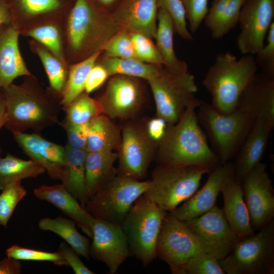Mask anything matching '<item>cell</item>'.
<instances>
[{
    "label": "cell",
    "mask_w": 274,
    "mask_h": 274,
    "mask_svg": "<svg viewBox=\"0 0 274 274\" xmlns=\"http://www.w3.org/2000/svg\"><path fill=\"white\" fill-rule=\"evenodd\" d=\"M102 52L111 57L136 58L129 31L119 29L104 45Z\"/></svg>",
    "instance_id": "cell-43"
},
{
    "label": "cell",
    "mask_w": 274,
    "mask_h": 274,
    "mask_svg": "<svg viewBox=\"0 0 274 274\" xmlns=\"http://www.w3.org/2000/svg\"><path fill=\"white\" fill-rule=\"evenodd\" d=\"M121 132L118 173L142 180L156 158L158 144L148 134L145 121L136 118L124 121Z\"/></svg>",
    "instance_id": "cell-11"
},
{
    "label": "cell",
    "mask_w": 274,
    "mask_h": 274,
    "mask_svg": "<svg viewBox=\"0 0 274 274\" xmlns=\"http://www.w3.org/2000/svg\"><path fill=\"white\" fill-rule=\"evenodd\" d=\"M118 158L115 151L87 152L85 180L89 198L117 175L114 164Z\"/></svg>",
    "instance_id": "cell-29"
},
{
    "label": "cell",
    "mask_w": 274,
    "mask_h": 274,
    "mask_svg": "<svg viewBox=\"0 0 274 274\" xmlns=\"http://www.w3.org/2000/svg\"><path fill=\"white\" fill-rule=\"evenodd\" d=\"M121 141V129L111 119L101 114L90 121L86 150L87 152L118 151Z\"/></svg>",
    "instance_id": "cell-31"
},
{
    "label": "cell",
    "mask_w": 274,
    "mask_h": 274,
    "mask_svg": "<svg viewBox=\"0 0 274 274\" xmlns=\"http://www.w3.org/2000/svg\"><path fill=\"white\" fill-rule=\"evenodd\" d=\"M13 138L23 152L46 170L54 180H61L66 162L64 146L49 141L32 132H12Z\"/></svg>",
    "instance_id": "cell-19"
},
{
    "label": "cell",
    "mask_w": 274,
    "mask_h": 274,
    "mask_svg": "<svg viewBox=\"0 0 274 274\" xmlns=\"http://www.w3.org/2000/svg\"><path fill=\"white\" fill-rule=\"evenodd\" d=\"M157 5L158 9L164 11L171 19L175 32L184 40H194L187 28L186 11L181 0H157Z\"/></svg>",
    "instance_id": "cell-40"
},
{
    "label": "cell",
    "mask_w": 274,
    "mask_h": 274,
    "mask_svg": "<svg viewBox=\"0 0 274 274\" xmlns=\"http://www.w3.org/2000/svg\"><path fill=\"white\" fill-rule=\"evenodd\" d=\"M212 170L198 166L158 164L143 195L163 211L170 212L195 193L202 176Z\"/></svg>",
    "instance_id": "cell-6"
},
{
    "label": "cell",
    "mask_w": 274,
    "mask_h": 274,
    "mask_svg": "<svg viewBox=\"0 0 274 274\" xmlns=\"http://www.w3.org/2000/svg\"><path fill=\"white\" fill-rule=\"evenodd\" d=\"M203 186L170 213L176 218L186 221L211 210L228 178L234 174L233 163L229 161L212 169Z\"/></svg>",
    "instance_id": "cell-18"
},
{
    "label": "cell",
    "mask_w": 274,
    "mask_h": 274,
    "mask_svg": "<svg viewBox=\"0 0 274 274\" xmlns=\"http://www.w3.org/2000/svg\"><path fill=\"white\" fill-rule=\"evenodd\" d=\"M174 33L171 19L164 11L158 9L154 37L155 45L162 59L164 67L172 73L182 74L188 72V65L176 55L174 46Z\"/></svg>",
    "instance_id": "cell-30"
},
{
    "label": "cell",
    "mask_w": 274,
    "mask_h": 274,
    "mask_svg": "<svg viewBox=\"0 0 274 274\" xmlns=\"http://www.w3.org/2000/svg\"><path fill=\"white\" fill-rule=\"evenodd\" d=\"M13 21V14L7 0H0V29Z\"/></svg>",
    "instance_id": "cell-52"
},
{
    "label": "cell",
    "mask_w": 274,
    "mask_h": 274,
    "mask_svg": "<svg viewBox=\"0 0 274 274\" xmlns=\"http://www.w3.org/2000/svg\"><path fill=\"white\" fill-rule=\"evenodd\" d=\"M6 255L7 257L18 260L49 261L59 266H67L66 261L58 251L46 252L15 245L6 250Z\"/></svg>",
    "instance_id": "cell-41"
},
{
    "label": "cell",
    "mask_w": 274,
    "mask_h": 274,
    "mask_svg": "<svg viewBox=\"0 0 274 274\" xmlns=\"http://www.w3.org/2000/svg\"><path fill=\"white\" fill-rule=\"evenodd\" d=\"M145 124L149 137L159 145L165 134L167 123L162 118L156 116L145 121Z\"/></svg>",
    "instance_id": "cell-50"
},
{
    "label": "cell",
    "mask_w": 274,
    "mask_h": 274,
    "mask_svg": "<svg viewBox=\"0 0 274 274\" xmlns=\"http://www.w3.org/2000/svg\"><path fill=\"white\" fill-rule=\"evenodd\" d=\"M274 122L255 119L235 156L234 177L239 183L258 164L264 154Z\"/></svg>",
    "instance_id": "cell-21"
},
{
    "label": "cell",
    "mask_w": 274,
    "mask_h": 274,
    "mask_svg": "<svg viewBox=\"0 0 274 274\" xmlns=\"http://www.w3.org/2000/svg\"><path fill=\"white\" fill-rule=\"evenodd\" d=\"M274 0H245L239 18L238 49L243 55H254L264 45L274 22Z\"/></svg>",
    "instance_id": "cell-15"
},
{
    "label": "cell",
    "mask_w": 274,
    "mask_h": 274,
    "mask_svg": "<svg viewBox=\"0 0 274 274\" xmlns=\"http://www.w3.org/2000/svg\"><path fill=\"white\" fill-rule=\"evenodd\" d=\"M267 42L254 55L255 62L261 73L274 77V22L266 36Z\"/></svg>",
    "instance_id": "cell-45"
},
{
    "label": "cell",
    "mask_w": 274,
    "mask_h": 274,
    "mask_svg": "<svg viewBox=\"0 0 274 274\" xmlns=\"http://www.w3.org/2000/svg\"><path fill=\"white\" fill-rule=\"evenodd\" d=\"M97 62L106 68L110 77L121 75L147 81L152 78L162 66L148 63L136 58H115L105 55L100 60L98 58Z\"/></svg>",
    "instance_id": "cell-35"
},
{
    "label": "cell",
    "mask_w": 274,
    "mask_h": 274,
    "mask_svg": "<svg viewBox=\"0 0 274 274\" xmlns=\"http://www.w3.org/2000/svg\"><path fill=\"white\" fill-rule=\"evenodd\" d=\"M29 44L31 51L38 56L44 67L49 82V90L61 99L67 81L69 65L64 64L36 41H29Z\"/></svg>",
    "instance_id": "cell-33"
},
{
    "label": "cell",
    "mask_w": 274,
    "mask_h": 274,
    "mask_svg": "<svg viewBox=\"0 0 274 274\" xmlns=\"http://www.w3.org/2000/svg\"><path fill=\"white\" fill-rule=\"evenodd\" d=\"M38 199L46 201L74 220L78 226L92 238V226L95 218L83 208L62 184L42 185L33 191Z\"/></svg>",
    "instance_id": "cell-24"
},
{
    "label": "cell",
    "mask_w": 274,
    "mask_h": 274,
    "mask_svg": "<svg viewBox=\"0 0 274 274\" xmlns=\"http://www.w3.org/2000/svg\"><path fill=\"white\" fill-rule=\"evenodd\" d=\"M119 29L109 12L100 11L89 0H76L64 23V48L68 63L80 61L102 51Z\"/></svg>",
    "instance_id": "cell-3"
},
{
    "label": "cell",
    "mask_w": 274,
    "mask_h": 274,
    "mask_svg": "<svg viewBox=\"0 0 274 274\" xmlns=\"http://www.w3.org/2000/svg\"><path fill=\"white\" fill-rule=\"evenodd\" d=\"M166 213L142 195L121 224L131 255L144 266L157 257V241Z\"/></svg>",
    "instance_id": "cell-7"
},
{
    "label": "cell",
    "mask_w": 274,
    "mask_h": 274,
    "mask_svg": "<svg viewBox=\"0 0 274 274\" xmlns=\"http://www.w3.org/2000/svg\"><path fill=\"white\" fill-rule=\"evenodd\" d=\"M6 119L5 105L2 89L0 88V131L4 126ZM2 153V149L0 145V155Z\"/></svg>",
    "instance_id": "cell-53"
},
{
    "label": "cell",
    "mask_w": 274,
    "mask_h": 274,
    "mask_svg": "<svg viewBox=\"0 0 274 274\" xmlns=\"http://www.w3.org/2000/svg\"><path fill=\"white\" fill-rule=\"evenodd\" d=\"M136 58L143 62L163 66V62L152 38L136 31L129 32Z\"/></svg>",
    "instance_id": "cell-42"
},
{
    "label": "cell",
    "mask_w": 274,
    "mask_h": 274,
    "mask_svg": "<svg viewBox=\"0 0 274 274\" xmlns=\"http://www.w3.org/2000/svg\"><path fill=\"white\" fill-rule=\"evenodd\" d=\"M53 19L32 21L22 24L20 33L30 37L45 47L64 64L67 62L64 48L63 28Z\"/></svg>",
    "instance_id": "cell-27"
},
{
    "label": "cell",
    "mask_w": 274,
    "mask_h": 274,
    "mask_svg": "<svg viewBox=\"0 0 274 274\" xmlns=\"http://www.w3.org/2000/svg\"><path fill=\"white\" fill-rule=\"evenodd\" d=\"M45 172V168L36 161L22 159L8 153L4 157H0V190L10 183L35 178Z\"/></svg>",
    "instance_id": "cell-34"
},
{
    "label": "cell",
    "mask_w": 274,
    "mask_h": 274,
    "mask_svg": "<svg viewBox=\"0 0 274 274\" xmlns=\"http://www.w3.org/2000/svg\"><path fill=\"white\" fill-rule=\"evenodd\" d=\"M223 214L228 224L239 238L254 233L248 210L244 200L242 186L234 174L226 180L222 189Z\"/></svg>",
    "instance_id": "cell-25"
},
{
    "label": "cell",
    "mask_w": 274,
    "mask_h": 274,
    "mask_svg": "<svg viewBox=\"0 0 274 274\" xmlns=\"http://www.w3.org/2000/svg\"><path fill=\"white\" fill-rule=\"evenodd\" d=\"M245 1H213L203 20L214 39L222 38L237 25Z\"/></svg>",
    "instance_id": "cell-28"
},
{
    "label": "cell",
    "mask_w": 274,
    "mask_h": 274,
    "mask_svg": "<svg viewBox=\"0 0 274 274\" xmlns=\"http://www.w3.org/2000/svg\"><path fill=\"white\" fill-rule=\"evenodd\" d=\"M64 147L66 162L60 180L61 184L85 208L89 199L85 180L87 151L71 147L67 144Z\"/></svg>",
    "instance_id": "cell-26"
},
{
    "label": "cell",
    "mask_w": 274,
    "mask_h": 274,
    "mask_svg": "<svg viewBox=\"0 0 274 274\" xmlns=\"http://www.w3.org/2000/svg\"><path fill=\"white\" fill-rule=\"evenodd\" d=\"M6 119L4 127L12 132L31 129L41 134L48 127L59 124L61 98L45 90L33 75L24 76L19 85L3 88Z\"/></svg>",
    "instance_id": "cell-1"
},
{
    "label": "cell",
    "mask_w": 274,
    "mask_h": 274,
    "mask_svg": "<svg viewBox=\"0 0 274 274\" xmlns=\"http://www.w3.org/2000/svg\"><path fill=\"white\" fill-rule=\"evenodd\" d=\"M90 123L81 124H70L63 121L59 124L65 131L67 143L71 147L85 149L89 133Z\"/></svg>",
    "instance_id": "cell-47"
},
{
    "label": "cell",
    "mask_w": 274,
    "mask_h": 274,
    "mask_svg": "<svg viewBox=\"0 0 274 274\" xmlns=\"http://www.w3.org/2000/svg\"><path fill=\"white\" fill-rule=\"evenodd\" d=\"M27 194L21 181L7 185L0 194V225L7 228L8 222L17 204Z\"/></svg>",
    "instance_id": "cell-39"
},
{
    "label": "cell",
    "mask_w": 274,
    "mask_h": 274,
    "mask_svg": "<svg viewBox=\"0 0 274 274\" xmlns=\"http://www.w3.org/2000/svg\"><path fill=\"white\" fill-rule=\"evenodd\" d=\"M21 267L19 260L7 257L0 261V274H19Z\"/></svg>",
    "instance_id": "cell-51"
},
{
    "label": "cell",
    "mask_w": 274,
    "mask_h": 274,
    "mask_svg": "<svg viewBox=\"0 0 274 274\" xmlns=\"http://www.w3.org/2000/svg\"><path fill=\"white\" fill-rule=\"evenodd\" d=\"M252 228L259 230L273 220L274 195L272 181L260 162L241 183Z\"/></svg>",
    "instance_id": "cell-16"
},
{
    "label": "cell",
    "mask_w": 274,
    "mask_h": 274,
    "mask_svg": "<svg viewBox=\"0 0 274 274\" xmlns=\"http://www.w3.org/2000/svg\"><path fill=\"white\" fill-rule=\"evenodd\" d=\"M197 109L198 122L221 164L229 161L235 157L255 119L238 108L230 114H222L203 101Z\"/></svg>",
    "instance_id": "cell-5"
},
{
    "label": "cell",
    "mask_w": 274,
    "mask_h": 274,
    "mask_svg": "<svg viewBox=\"0 0 274 274\" xmlns=\"http://www.w3.org/2000/svg\"><path fill=\"white\" fill-rule=\"evenodd\" d=\"M142 79L125 75L110 77L106 88L97 98L102 114L125 121L135 118L145 102Z\"/></svg>",
    "instance_id": "cell-13"
},
{
    "label": "cell",
    "mask_w": 274,
    "mask_h": 274,
    "mask_svg": "<svg viewBox=\"0 0 274 274\" xmlns=\"http://www.w3.org/2000/svg\"><path fill=\"white\" fill-rule=\"evenodd\" d=\"M186 13L190 30L195 33L208 11V0H181Z\"/></svg>",
    "instance_id": "cell-46"
},
{
    "label": "cell",
    "mask_w": 274,
    "mask_h": 274,
    "mask_svg": "<svg viewBox=\"0 0 274 274\" xmlns=\"http://www.w3.org/2000/svg\"><path fill=\"white\" fill-rule=\"evenodd\" d=\"M13 14L14 21L17 22L23 15L26 20L59 10L60 0H7Z\"/></svg>",
    "instance_id": "cell-38"
},
{
    "label": "cell",
    "mask_w": 274,
    "mask_h": 274,
    "mask_svg": "<svg viewBox=\"0 0 274 274\" xmlns=\"http://www.w3.org/2000/svg\"><path fill=\"white\" fill-rule=\"evenodd\" d=\"M101 5L105 7H110L114 4L117 0H97Z\"/></svg>",
    "instance_id": "cell-54"
},
{
    "label": "cell",
    "mask_w": 274,
    "mask_h": 274,
    "mask_svg": "<svg viewBox=\"0 0 274 274\" xmlns=\"http://www.w3.org/2000/svg\"><path fill=\"white\" fill-rule=\"evenodd\" d=\"M76 274H94L81 260L79 255L65 242H61L58 251Z\"/></svg>",
    "instance_id": "cell-48"
},
{
    "label": "cell",
    "mask_w": 274,
    "mask_h": 274,
    "mask_svg": "<svg viewBox=\"0 0 274 274\" xmlns=\"http://www.w3.org/2000/svg\"><path fill=\"white\" fill-rule=\"evenodd\" d=\"M236 108L255 120L274 122V77L256 73L240 96Z\"/></svg>",
    "instance_id": "cell-23"
},
{
    "label": "cell",
    "mask_w": 274,
    "mask_h": 274,
    "mask_svg": "<svg viewBox=\"0 0 274 274\" xmlns=\"http://www.w3.org/2000/svg\"><path fill=\"white\" fill-rule=\"evenodd\" d=\"M62 108L65 114L62 121L70 124L89 122L102 114V108L98 99L92 98L85 91Z\"/></svg>",
    "instance_id": "cell-37"
},
{
    "label": "cell",
    "mask_w": 274,
    "mask_h": 274,
    "mask_svg": "<svg viewBox=\"0 0 274 274\" xmlns=\"http://www.w3.org/2000/svg\"><path fill=\"white\" fill-rule=\"evenodd\" d=\"M200 243L205 252L220 260L233 249L239 238L215 205L207 213L184 221Z\"/></svg>",
    "instance_id": "cell-14"
},
{
    "label": "cell",
    "mask_w": 274,
    "mask_h": 274,
    "mask_svg": "<svg viewBox=\"0 0 274 274\" xmlns=\"http://www.w3.org/2000/svg\"><path fill=\"white\" fill-rule=\"evenodd\" d=\"M257 69L254 55H243L237 59L229 52L217 54L202 80L211 96L212 106L222 114L233 112Z\"/></svg>",
    "instance_id": "cell-4"
},
{
    "label": "cell",
    "mask_w": 274,
    "mask_h": 274,
    "mask_svg": "<svg viewBox=\"0 0 274 274\" xmlns=\"http://www.w3.org/2000/svg\"><path fill=\"white\" fill-rule=\"evenodd\" d=\"M20 26L16 22L0 29V88L12 84L21 76L32 75L28 69L19 47Z\"/></svg>",
    "instance_id": "cell-22"
},
{
    "label": "cell",
    "mask_w": 274,
    "mask_h": 274,
    "mask_svg": "<svg viewBox=\"0 0 274 274\" xmlns=\"http://www.w3.org/2000/svg\"><path fill=\"white\" fill-rule=\"evenodd\" d=\"M102 53V51H98L84 60L69 64L67 81L61 99L62 108L84 91L88 74Z\"/></svg>",
    "instance_id": "cell-36"
},
{
    "label": "cell",
    "mask_w": 274,
    "mask_h": 274,
    "mask_svg": "<svg viewBox=\"0 0 274 274\" xmlns=\"http://www.w3.org/2000/svg\"><path fill=\"white\" fill-rule=\"evenodd\" d=\"M149 185V180L141 181L118 173L90 197L84 208L96 219L121 224Z\"/></svg>",
    "instance_id": "cell-10"
},
{
    "label": "cell",
    "mask_w": 274,
    "mask_h": 274,
    "mask_svg": "<svg viewBox=\"0 0 274 274\" xmlns=\"http://www.w3.org/2000/svg\"><path fill=\"white\" fill-rule=\"evenodd\" d=\"M92 231L90 257L104 263L109 273H116L122 264L132 256L121 225L95 218Z\"/></svg>",
    "instance_id": "cell-17"
},
{
    "label": "cell",
    "mask_w": 274,
    "mask_h": 274,
    "mask_svg": "<svg viewBox=\"0 0 274 274\" xmlns=\"http://www.w3.org/2000/svg\"><path fill=\"white\" fill-rule=\"evenodd\" d=\"M158 11L157 0H121L110 13L120 29L154 39Z\"/></svg>",
    "instance_id": "cell-20"
},
{
    "label": "cell",
    "mask_w": 274,
    "mask_h": 274,
    "mask_svg": "<svg viewBox=\"0 0 274 274\" xmlns=\"http://www.w3.org/2000/svg\"><path fill=\"white\" fill-rule=\"evenodd\" d=\"M110 77L106 68L96 62L88 74L84 91L90 94L100 87Z\"/></svg>",
    "instance_id": "cell-49"
},
{
    "label": "cell",
    "mask_w": 274,
    "mask_h": 274,
    "mask_svg": "<svg viewBox=\"0 0 274 274\" xmlns=\"http://www.w3.org/2000/svg\"><path fill=\"white\" fill-rule=\"evenodd\" d=\"M258 230L241 238L231 251L219 260L225 273H273V220Z\"/></svg>",
    "instance_id": "cell-8"
},
{
    "label": "cell",
    "mask_w": 274,
    "mask_h": 274,
    "mask_svg": "<svg viewBox=\"0 0 274 274\" xmlns=\"http://www.w3.org/2000/svg\"><path fill=\"white\" fill-rule=\"evenodd\" d=\"M156 109V116L168 124L176 123L190 105L202 101L196 97L197 87L194 76L187 72L172 73L161 66L147 81Z\"/></svg>",
    "instance_id": "cell-9"
},
{
    "label": "cell",
    "mask_w": 274,
    "mask_h": 274,
    "mask_svg": "<svg viewBox=\"0 0 274 274\" xmlns=\"http://www.w3.org/2000/svg\"><path fill=\"white\" fill-rule=\"evenodd\" d=\"M183 274H225V272L218 259L203 252L188 260L184 267Z\"/></svg>",
    "instance_id": "cell-44"
},
{
    "label": "cell",
    "mask_w": 274,
    "mask_h": 274,
    "mask_svg": "<svg viewBox=\"0 0 274 274\" xmlns=\"http://www.w3.org/2000/svg\"><path fill=\"white\" fill-rule=\"evenodd\" d=\"M156 255L169 267L173 274H183L184 267L192 257L205 252L199 240L185 223L167 212L158 234Z\"/></svg>",
    "instance_id": "cell-12"
},
{
    "label": "cell",
    "mask_w": 274,
    "mask_h": 274,
    "mask_svg": "<svg viewBox=\"0 0 274 274\" xmlns=\"http://www.w3.org/2000/svg\"><path fill=\"white\" fill-rule=\"evenodd\" d=\"M76 224L74 220L60 216L55 218H42L39 221L38 226L42 230L57 234L79 256L89 260L90 240L78 231Z\"/></svg>",
    "instance_id": "cell-32"
},
{
    "label": "cell",
    "mask_w": 274,
    "mask_h": 274,
    "mask_svg": "<svg viewBox=\"0 0 274 274\" xmlns=\"http://www.w3.org/2000/svg\"><path fill=\"white\" fill-rule=\"evenodd\" d=\"M202 102L190 105L176 123L168 124L157 148L155 159L158 164L212 169L221 164L197 119L196 110Z\"/></svg>",
    "instance_id": "cell-2"
}]
</instances>
